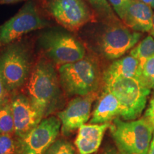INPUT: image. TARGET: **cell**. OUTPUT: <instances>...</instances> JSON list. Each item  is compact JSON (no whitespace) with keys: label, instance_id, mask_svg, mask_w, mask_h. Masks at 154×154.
I'll use <instances>...</instances> for the list:
<instances>
[{"label":"cell","instance_id":"obj_1","mask_svg":"<svg viewBox=\"0 0 154 154\" xmlns=\"http://www.w3.org/2000/svg\"><path fill=\"white\" fill-rule=\"evenodd\" d=\"M59 74L52 63L40 59L30 73L27 83L28 98L44 118L54 112L61 101Z\"/></svg>","mask_w":154,"mask_h":154},{"label":"cell","instance_id":"obj_2","mask_svg":"<svg viewBox=\"0 0 154 154\" xmlns=\"http://www.w3.org/2000/svg\"><path fill=\"white\" fill-rule=\"evenodd\" d=\"M110 131L121 154H147L153 128L145 118L125 121L117 118L111 124Z\"/></svg>","mask_w":154,"mask_h":154},{"label":"cell","instance_id":"obj_3","mask_svg":"<svg viewBox=\"0 0 154 154\" xmlns=\"http://www.w3.org/2000/svg\"><path fill=\"white\" fill-rule=\"evenodd\" d=\"M59 78L63 89L69 95L82 96L95 93L100 83L97 63L89 57L59 67Z\"/></svg>","mask_w":154,"mask_h":154},{"label":"cell","instance_id":"obj_4","mask_svg":"<svg viewBox=\"0 0 154 154\" xmlns=\"http://www.w3.org/2000/svg\"><path fill=\"white\" fill-rule=\"evenodd\" d=\"M104 86L105 89L111 92L120 102L121 119L136 120L141 115L151 89L140 79H116L105 82Z\"/></svg>","mask_w":154,"mask_h":154},{"label":"cell","instance_id":"obj_5","mask_svg":"<svg viewBox=\"0 0 154 154\" xmlns=\"http://www.w3.org/2000/svg\"><path fill=\"white\" fill-rule=\"evenodd\" d=\"M141 37V34L130 29L116 20L110 21L98 36V50L109 60L122 57L132 49Z\"/></svg>","mask_w":154,"mask_h":154},{"label":"cell","instance_id":"obj_6","mask_svg":"<svg viewBox=\"0 0 154 154\" xmlns=\"http://www.w3.org/2000/svg\"><path fill=\"white\" fill-rule=\"evenodd\" d=\"M30 75L29 55L22 44H11L0 55V76L7 91L18 89Z\"/></svg>","mask_w":154,"mask_h":154},{"label":"cell","instance_id":"obj_7","mask_svg":"<svg viewBox=\"0 0 154 154\" xmlns=\"http://www.w3.org/2000/svg\"><path fill=\"white\" fill-rule=\"evenodd\" d=\"M40 45L50 59L58 64H66L82 60L86 49L76 38L66 33L49 32L40 38Z\"/></svg>","mask_w":154,"mask_h":154},{"label":"cell","instance_id":"obj_8","mask_svg":"<svg viewBox=\"0 0 154 154\" xmlns=\"http://www.w3.org/2000/svg\"><path fill=\"white\" fill-rule=\"evenodd\" d=\"M61 127L58 117L42 119L38 126L21 137H17L18 154H44L57 140Z\"/></svg>","mask_w":154,"mask_h":154},{"label":"cell","instance_id":"obj_9","mask_svg":"<svg viewBox=\"0 0 154 154\" xmlns=\"http://www.w3.org/2000/svg\"><path fill=\"white\" fill-rule=\"evenodd\" d=\"M32 2L26 4L17 14L0 26V46L9 44L23 35L47 26Z\"/></svg>","mask_w":154,"mask_h":154},{"label":"cell","instance_id":"obj_10","mask_svg":"<svg viewBox=\"0 0 154 154\" xmlns=\"http://www.w3.org/2000/svg\"><path fill=\"white\" fill-rule=\"evenodd\" d=\"M48 9L59 24L72 32L79 30L92 18L83 0H49Z\"/></svg>","mask_w":154,"mask_h":154},{"label":"cell","instance_id":"obj_11","mask_svg":"<svg viewBox=\"0 0 154 154\" xmlns=\"http://www.w3.org/2000/svg\"><path fill=\"white\" fill-rule=\"evenodd\" d=\"M96 97V92L86 96H77L69 102L63 110L58 113L63 135L70 134L87 122Z\"/></svg>","mask_w":154,"mask_h":154},{"label":"cell","instance_id":"obj_12","mask_svg":"<svg viewBox=\"0 0 154 154\" xmlns=\"http://www.w3.org/2000/svg\"><path fill=\"white\" fill-rule=\"evenodd\" d=\"M14 123V133L21 137L39 124L44 116L38 111L28 96L23 94L14 96L11 100Z\"/></svg>","mask_w":154,"mask_h":154},{"label":"cell","instance_id":"obj_13","mask_svg":"<svg viewBox=\"0 0 154 154\" xmlns=\"http://www.w3.org/2000/svg\"><path fill=\"white\" fill-rule=\"evenodd\" d=\"M110 126L111 123H104L85 124L81 126L74 142L79 154L96 153L101 146L106 131Z\"/></svg>","mask_w":154,"mask_h":154},{"label":"cell","instance_id":"obj_14","mask_svg":"<svg viewBox=\"0 0 154 154\" xmlns=\"http://www.w3.org/2000/svg\"><path fill=\"white\" fill-rule=\"evenodd\" d=\"M153 14L150 5L140 0H130L122 22L128 27L136 32H150Z\"/></svg>","mask_w":154,"mask_h":154},{"label":"cell","instance_id":"obj_15","mask_svg":"<svg viewBox=\"0 0 154 154\" xmlns=\"http://www.w3.org/2000/svg\"><path fill=\"white\" fill-rule=\"evenodd\" d=\"M121 113L122 108L118 99L104 88L92 113L90 124L110 123L116 119L121 118Z\"/></svg>","mask_w":154,"mask_h":154},{"label":"cell","instance_id":"obj_16","mask_svg":"<svg viewBox=\"0 0 154 154\" xmlns=\"http://www.w3.org/2000/svg\"><path fill=\"white\" fill-rule=\"evenodd\" d=\"M141 69L139 61L131 54L116 59L105 71L103 82L121 78L140 79Z\"/></svg>","mask_w":154,"mask_h":154},{"label":"cell","instance_id":"obj_17","mask_svg":"<svg viewBox=\"0 0 154 154\" xmlns=\"http://www.w3.org/2000/svg\"><path fill=\"white\" fill-rule=\"evenodd\" d=\"M130 54L138 59L142 69L146 61L154 56V38L151 35L146 36L133 48Z\"/></svg>","mask_w":154,"mask_h":154},{"label":"cell","instance_id":"obj_18","mask_svg":"<svg viewBox=\"0 0 154 154\" xmlns=\"http://www.w3.org/2000/svg\"><path fill=\"white\" fill-rule=\"evenodd\" d=\"M14 123L11 101L6 99L0 104V134L12 135Z\"/></svg>","mask_w":154,"mask_h":154},{"label":"cell","instance_id":"obj_19","mask_svg":"<svg viewBox=\"0 0 154 154\" xmlns=\"http://www.w3.org/2000/svg\"><path fill=\"white\" fill-rule=\"evenodd\" d=\"M140 79L150 89L154 90V56L148 59L142 66Z\"/></svg>","mask_w":154,"mask_h":154},{"label":"cell","instance_id":"obj_20","mask_svg":"<svg viewBox=\"0 0 154 154\" xmlns=\"http://www.w3.org/2000/svg\"><path fill=\"white\" fill-rule=\"evenodd\" d=\"M96 10L109 21L116 20L113 9L108 0H88Z\"/></svg>","mask_w":154,"mask_h":154},{"label":"cell","instance_id":"obj_21","mask_svg":"<svg viewBox=\"0 0 154 154\" xmlns=\"http://www.w3.org/2000/svg\"><path fill=\"white\" fill-rule=\"evenodd\" d=\"M44 154H75V149L69 141L59 139L50 146Z\"/></svg>","mask_w":154,"mask_h":154},{"label":"cell","instance_id":"obj_22","mask_svg":"<svg viewBox=\"0 0 154 154\" xmlns=\"http://www.w3.org/2000/svg\"><path fill=\"white\" fill-rule=\"evenodd\" d=\"M0 154H18L17 140L11 135L0 134Z\"/></svg>","mask_w":154,"mask_h":154},{"label":"cell","instance_id":"obj_23","mask_svg":"<svg viewBox=\"0 0 154 154\" xmlns=\"http://www.w3.org/2000/svg\"><path fill=\"white\" fill-rule=\"evenodd\" d=\"M110 5L112 6L117 15L121 20L124 18L125 12H126L130 0H108Z\"/></svg>","mask_w":154,"mask_h":154},{"label":"cell","instance_id":"obj_24","mask_svg":"<svg viewBox=\"0 0 154 154\" xmlns=\"http://www.w3.org/2000/svg\"><path fill=\"white\" fill-rule=\"evenodd\" d=\"M143 118H145L146 120L151 125L154 130V93L150 100L149 104L146 109Z\"/></svg>","mask_w":154,"mask_h":154},{"label":"cell","instance_id":"obj_25","mask_svg":"<svg viewBox=\"0 0 154 154\" xmlns=\"http://www.w3.org/2000/svg\"><path fill=\"white\" fill-rule=\"evenodd\" d=\"M6 88L4 85L3 81L2 79L1 76H0V104L5 100V93H6Z\"/></svg>","mask_w":154,"mask_h":154},{"label":"cell","instance_id":"obj_26","mask_svg":"<svg viewBox=\"0 0 154 154\" xmlns=\"http://www.w3.org/2000/svg\"><path fill=\"white\" fill-rule=\"evenodd\" d=\"M102 154H121V153L119 151L118 149H115V148L109 147L104 150Z\"/></svg>","mask_w":154,"mask_h":154},{"label":"cell","instance_id":"obj_27","mask_svg":"<svg viewBox=\"0 0 154 154\" xmlns=\"http://www.w3.org/2000/svg\"><path fill=\"white\" fill-rule=\"evenodd\" d=\"M147 154H154V130L153 133V137H152L151 143H150V146L149 151H148Z\"/></svg>","mask_w":154,"mask_h":154},{"label":"cell","instance_id":"obj_28","mask_svg":"<svg viewBox=\"0 0 154 154\" xmlns=\"http://www.w3.org/2000/svg\"><path fill=\"white\" fill-rule=\"evenodd\" d=\"M22 0H0V5H9V4L17 3Z\"/></svg>","mask_w":154,"mask_h":154},{"label":"cell","instance_id":"obj_29","mask_svg":"<svg viewBox=\"0 0 154 154\" xmlns=\"http://www.w3.org/2000/svg\"><path fill=\"white\" fill-rule=\"evenodd\" d=\"M140 1H142L143 2L151 6L152 9L154 8V0H140Z\"/></svg>","mask_w":154,"mask_h":154},{"label":"cell","instance_id":"obj_30","mask_svg":"<svg viewBox=\"0 0 154 154\" xmlns=\"http://www.w3.org/2000/svg\"><path fill=\"white\" fill-rule=\"evenodd\" d=\"M150 33H151V35L154 38V13L153 14V19H152V26L151 29L150 31Z\"/></svg>","mask_w":154,"mask_h":154}]
</instances>
